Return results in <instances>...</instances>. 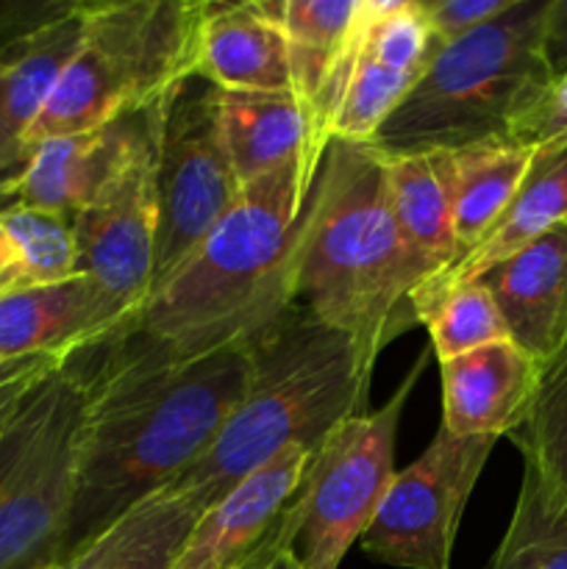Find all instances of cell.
<instances>
[{"instance_id": "cell-1", "label": "cell", "mask_w": 567, "mask_h": 569, "mask_svg": "<svg viewBox=\"0 0 567 569\" xmlns=\"http://www.w3.org/2000/svg\"><path fill=\"white\" fill-rule=\"evenodd\" d=\"M326 153V150H322ZM322 153L245 183L237 203L133 315L76 359L89 372L187 365L248 339L295 300L306 203Z\"/></svg>"}, {"instance_id": "cell-2", "label": "cell", "mask_w": 567, "mask_h": 569, "mask_svg": "<svg viewBox=\"0 0 567 569\" xmlns=\"http://www.w3.org/2000/svg\"><path fill=\"white\" fill-rule=\"evenodd\" d=\"M70 361L87 378L89 403L61 567L131 506L178 481L211 448L250 381L245 339L153 370L89 372Z\"/></svg>"}, {"instance_id": "cell-3", "label": "cell", "mask_w": 567, "mask_h": 569, "mask_svg": "<svg viewBox=\"0 0 567 569\" xmlns=\"http://www.w3.org/2000/svg\"><path fill=\"white\" fill-rule=\"evenodd\" d=\"M250 381L211 448L170 487L200 511L287 448L315 453L322 439L365 411L372 367L354 337L298 300L248 339Z\"/></svg>"}, {"instance_id": "cell-4", "label": "cell", "mask_w": 567, "mask_h": 569, "mask_svg": "<svg viewBox=\"0 0 567 569\" xmlns=\"http://www.w3.org/2000/svg\"><path fill=\"white\" fill-rule=\"evenodd\" d=\"M417 283L389 203L384 153L331 139L306 203L295 300L354 337L376 365L392 339L417 326Z\"/></svg>"}, {"instance_id": "cell-5", "label": "cell", "mask_w": 567, "mask_h": 569, "mask_svg": "<svg viewBox=\"0 0 567 569\" xmlns=\"http://www.w3.org/2000/svg\"><path fill=\"white\" fill-rule=\"evenodd\" d=\"M545 6L548 0H515L498 20L439 44L372 148L395 156L506 137L550 81L539 48Z\"/></svg>"}, {"instance_id": "cell-6", "label": "cell", "mask_w": 567, "mask_h": 569, "mask_svg": "<svg viewBox=\"0 0 567 569\" xmlns=\"http://www.w3.org/2000/svg\"><path fill=\"white\" fill-rule=\"evenodd\" d=\"M200 9L203 0L83 3L81 44L28 131V153L150 109L195 76Z\"/></svg>"}, {"instance_id": "cell-7", "label": "cell", "mask_w": 567, "mask_h": 569, "mask_svg": "<svg viewBox=\"0 0 567 569\" xmlns=\"http://www.w3.org/2000/svg\"><path fill=\"white\" fill-rule=\"evenodd\" d=\"M87 403V378L64 359L0 437V569L64 559Z\"/></svg>"}, {"instance_id": "cell-8", "label": "cell", "mask_w": 567, "mask_h": 569, "mask_svg": "<svg viewBox=\"0 0 567 569\" xmlns=\"http://www.w3.org/2000/svg\"><path fill=\"white\" fill-rule=\"evenodd\" d=\"M426 367L428 350H422L387 403L339 422L311 453L298 489L300 526L292 542L300 569H339L350 545L370 528L395 478V439L406 400Z\"/></svg>"}, {"instance_id": "cell-9", "label": "cell", "mask_w": 567, "mask_h": 569, "mask_svg": "<svg viewBox=\"0 0 567 569\" xmlns=\"http://www.w3.org/2000/svg\"><path fill=\"white\" fill-rule=\"evenodd\" d=\"M239 192L242 183L222 137L220 89L198 76L183 78L161 103L156 133L159 233L153 287L189 259L237 203Z\"/></svg>"}, {"instance_id": "cell-10", "label": "cell", "mask_w": 567, "mask_h": 569, "mask_svg": "<svg viewBox=\"0 0 567 569\" xmlns=\"http://www.w3.org/2000/svg\"><path fill=\"white\" fill-rule=\"evenodd\" d=\"M495 445V437H456L439 426L428 448L395 472L359 539L365 556L400 569H450L461 515Z\"/></svg>"}, {"instance_id": "cell-11", "label": "cell", "mask_w": 567, "mask_h": 569, "mask_svg": "<svg viewBox=\"0 0 567 569\" xmlns=\"http://www.w3.org/2000/svg\"><path fill=\"white\" fill-rule=\"evenodd\" d=\"M70 228L78 272L92 278L126 317L133 315L148 298L156 270V137L128 161L94 203L72 217Z\"/></svg>"}, {"instance_id": "cell-12", "label": "cell", "mask_w": 567, "mask_h": 569, "mask_svg": "<svg viewBox=\"0 0 567 569\" xmlns=\"http://www.w3.org/2000/svg\"><path fill=\"white\" fill-rule=\"evenodd\" d=\"M165 103V100H161ZM161 103L126 114L109 126L39 142L22 170L0 189L14 206L72 220L100 198L128 161L159 131Z\"/></svg>"}, {"instance_id": "cell-13", "label": "cell", "mask_w": 567, "mask_h": 569, "mask_svg": "<svg viewBox=\"0 0 567 569\" xmlns=\"http://www.w3.org/2000/svg\"><path fill=\"white\" fill-rule=\"evenodd\" d=\"M311 453L287 448L203 511L172 569H237L276 528L304 483Z\"/></svg>"}, {"instance_id": "cell-14", "label": "cell", "mask_w": 567, "mask_h": 569, "mask_svg": "<svg viewBox=\"0 0 567 569\" xmlns=\"http://www.w3.org/2000/svg\"><path fill=\"white\" fill-rule=\"evenodd\" d=\"M478 281L493 295L511 342L539 367L550 365L567 345V222L539 233Z\"/></svg>"}, {"instance_id": "cell-15", "label": "cell", "mask_w": 567, "mask_h": 569, "mask_svg": "<svg viewBox=\"0 0 567 569\" xmlns=\"http://www.w3.org/2000/svg\"><path fill=\"white\" fill-rule=\"evenodd\" d=\"M195 76L220 92H295L289 44L270 0L203 3L195 33Z\"/></svg>"}, {"instance_id": "cell-16", "label": "cell", "mask_w": 567, "mask_h": 569, "mask_svg": "<svg viewBox=\"0 0 567 569\" xmlns=\"http://www.w3.org/2000/svg\"><path fill=\"white\" fill-rule=\"evenodd\" d=\"M126 320V311L89 276L0 300V361L67 359Z\"/></svg>"}, {"instance_id": "cell-17", "label": "cell", "mask_w": 567, "mask_h": 569, "mask_svg": "<svg viewBox=\"0 0 567 569\" xmlns=\"http://www.w3.org/2000/svg\"><path fill=\"white\" fill-rule=\"evenodd\" d=\"M543 367L511 339L439 361L442 426L456 437H509L526 415Z\"/></svg>"}, {"instance_id": "cell-18", "label": "cell", "mask_w": 567, "mask_h": 569, "mask_svg": "<svg viewBox=\"0 0 567 569\" xmlns=\"http://www.w3.org/2000/svg\"><path fill=\"white\" fill-rule=\"evenodd\" d=\"M83 33V3H72L56 20L33 28L0 53V181H9L28 161L26 137L53 94L61 72L76 56Z\"/></svg>"}, {"instance_id": "cell-19", "label": "cell", "mask_w": 567, "mask_h": 569, "mask_svg": "<svg viewBox=\"0 0 567 569\" xmlns=\"http://www.w3.org/2000/svg\"><path fill=\"white\" fill-rule=\"evenodd\" d=\"M561 222H567V144L545 150V153H534L520 189L511 198L504 217L493 226V231L476 248L459 256L448 270L428 278L426 283L415 289V295H411L415 320L420 322L422 311L434 300L442 298L445 292H450L459 283L478 281L489 267H495L506 256H511L523 244L537 239L539 233L550 231L554 226H561Z\"/></svg>"}, {"instance_id": "cell-20", "label": "cell", "mask_w": 567, "mask_h": 569, "mask_svg": "<svg viewBox=\"0 0 567 569\" xmlns=\"http://www.w3.org/2000/svg\"><path fill=\"white\" fill-rule=\"evenodd\" d=\"M272 17L281 26L292 61L295 92L315 111L322 139L334 114L361 20V0H270Z\"/></svg>"}, {"instance_id": "cell-21", "label": "cell", "mask_w": 567, "mask_h": 569, "mask_svg": "<svg viewBox=\"0 0 567 569\" xmlns=\"http://www.w3.org/2000/svg\"><path fill=\"white\" fill-rule=\"evenodd\" d=\"M395 222L420 283L459 259L454 231V153H384ZM417 283V287H420Z\"/></svg>"}, {"instance_id": "cell-22", "label": "cell", "mask_w": 567, "mask_h": 569, "mask_svg": "<svg viewBox=\"0 0 567 569\" xmlns=\"http://www.w3.org/2000/svg\"><path fill=\"white\" fill-rule=\"evenodd\" d=\"M220 120L242 187L328 144L315 111L295 92H220Z\"/></svg>"}, {"instance_id": "cell-23", "label": "cell", "mask_w": 567, "mask_h": 569, "mask_svg": "<svg viewBox=\"0 0 567 569\" xmlns=\"http://www.w3.org/2000/svg\"><path fill=\"white\" fill-rule=\"evenodd\" d=\"M523 456L515 511L556 517L567 511V345L539 372L526 415L509 431Z\"/></svg>"}, {"instance_id": "cell-24", "label": "cell", "mask_w": 567, "mask_h": 569, "mask_svg": "<svg viewBox=\"0 0 567 569\" xmlns=\"http://www.w3.org/2000/svg\"><path fill=\"white\" fill-rule=\"evenodd\" d=\"M200 515L189 495L159 489L83 545L64 569H172Z\"/></svg>"}, {"instance_id": "cell-25", "label": "cell", "mask_w": 567, "mask_h": 569, "mask_svg": "<svg viewBox=\"0 0 567 569\" xmlns=\"http://www.w3.org/2000/svg\"><path fill=\"white\" fill-rule=\"evenodd\" d=\"M454 153V231L459 256L476 248L509 209L534 153L511 139L495 137Z\"/></svg>"}, {"instance_id": "cell-26", "label": "cell", "mask_w": 567, "mask_h": 569, "mask_svg": "<svg viewBox=\"0 0 567 569\" xmlns=\"http://www.w3.org/2000/svg\"><path fill=\"white\" fill-rule=\"evenodd\" d=\"M78 276V250L67 217L9 206L0 214V300Z\"/></svg>"}, {"instance_id": "cell-27", "label": "cell", "mask_w": 567, "mask_h": 569, "mask_svg": "<svg viewBox=\"0 0 567 569\" xmlns=\"http://www.w3.org/2000/svg\"><path fill=\"white\" fill-rule=\"evenodd\" d=\"M420 326L428 331L431 350L439 361L509 339L504 317L481 281L459 283L434 300L420 315Z\"/></svg>"}, {"instance_id": "cell-28", "label": "cell", "mask_w": 567, "mask_h": 569, "mask_svg": "<svg viewBox=\"0 0 567 569\" xmlns=\"http://www.w3.org/2000/svg\"><path fill=\"white\" fill-rule=\"evenodd\" d=\"M487 569H567V511L556 517L511 511Z\"/></svg>"}, {"instance_id": "cell-29", "label": "cell", "mask_w": 567, "mask_h": 569, "mask_svg": "<svg viewBox=\"0 0 567 569\" xmlns=\"http://www.w3.org/2000/svg\"><path fill=\"white\" fill-rule=\"evenodd\" d=\"M506 139L531 153L565 148L567 144V76L550 78L537 98L523 109Z\"/></svg>"}, {"instance_id": "cell-30", "label": "cell", "mask_w": 567, "mask_h": 569, "mask_svg": "<svg viewBox=\"0 0 567 569\" xmlns=\"http://www.w3.org/2000/svg\"><path fill=\"white\" fill-rule=\"evenodd\" d=\"M511 3L515 0H428L422 3V11H426L434 39L439 44H450L487 22L498 20Z\"/></svg>"}, {"instance_id": "cell-31", "label": "cell", "mask_w": 567, "mask_h": 569, "mask_svg": "<svg viewBox=\"0 0 567 569\" xmlns=\"http://www.w3.org/2000/svg\"><path fill=\"white\" fill-rule=\"evenodd\" d=\"M70 6L61 0H0V53L33 28L64 14Z\"/></svg>"}, {"instance_id": "cell-32", "label": "cell", "mask_w": 567, "mask_h": 569, "mask_svg": "<svg viewBox=\"0 0 567 569\" xmlns=\"http://www.w3.org/2000/svg\"><path fill=\"white\" fill-rule=\"evenodd\" d=\"M539 48H543L548 76H567V0H548V6H545Z\"/></svg>"}, {"instance_id": "cell-33", "label": "cell", "mask_w": 567, "mask_h": 569, "mask_svg": "<svg viewBox=\"0 0 567 569\" xmlns=\"http://www.w3.org/2000/svg\"><path fill=\"white\" fill-rule=\"evenodd\" d=\"M61 361H48L42 367H33V370L22 372V376L11 378V381L0 383V437L9 431L11 422L17 420V415L22 411L26 400L31 398V392L37 389V383L48 376L50 370H56Z\"/></svg>"}, {"instance_id": "cell-34", "label": "cell", "mask_w": 567, "mask_h": 569, "mask_svg": "<svg viewBox=\"0 0 567 569\" xmlns=\"http://www.w3.org/2000/svg\"><path fill=\"white\" fill-rule=\"evenodd\" d=\"M298 526H300V503H298V495H295L292 503H289L287 509H284V515L278 517L276 528L267 533V539L261 542V548L256 550L248 561H242L237 569H267L270 567V561L276 559L284 548H289V545L295 542Z\"/></svg>"}, {"instance_id": "cell-35", "label": "cell", "mask_w": 567, "mask_h": 569, "mask_svg": "<svg viewBox=\"0 0 567 569\" xmlns=\"http://www.w3.org/2000/svg\"><path fill=\"white\" fill-rule=\"evenodd\" d=\"M48 361H64V359H50V356H33V359H20V361H0V383L11 381V378L22 376V372L33 370V367H42Z\"/></svg>"}, {"instance_id": "cell-36", "label": "cell", "mask_w": 567, "mask_h": 569, "mask_svg": "<svg viewBox=\"0 0 567 569\" xmlns=\"http://www.w3.org/2000/svg\"><path fill=\"white\" fill-rule=\"evenodd\" d=\"M267 569H300L298 561H295V556H292V545H289V548H284L281 553L270 561V567Z\"/></svg>"}, {"instance_id": "cell-37", "label": "cell", "mask_w": 567, "mask_h": 569, "mask_svg": "<svg viewBox=\"0 0 567 569\" xmlns=\"http://www.w3.org/2000/svg\"><path fill=\"white\" fill-rule=\"evenodd\" d=\"M9 206H14V203H11V200L6 198V192H3V189H0V214H3V211L9 209Z\"/></svg>"}, {"instance_id": "cell-38", "label": "cell", "mask_w": 567, "mask_h": 569, "mask_svg": "<svg viewBox=\"0 0 567 569\" xmlns=\"http://www.w3.org/2000/svg\"><path fill=\"white\" fill-rule=\"evenodd\" d=\"M0 98H3V67H0Z\"/></svg>"}, {"instance_id": "cell-39", "label": "cell", "mask_w": 567, "mask_h": 569, "mask_svg": "<svg viewBox=\"0 0 567 569\" xmlns=\"http://www.w3.org/2000/svg\"><path fill=\"white\" fill-rule=\"evenodd\" d=\"M42 569H64L61 565H53V567H42Z\"/></svg>"}, {"instance_id": "cell-40", "label": "cell", "mask_w": 567, "mask_h": 569, "mask_svg": "<svg viewBox=\"0 0 567 569\" xmlns=\"http://www.w3.org/2000/svg\"><path fill=\"white\" fill-rule=\"evenodd\" d=\"M561 350H565V348H561Z\"/></svg>"}]
</instances>
